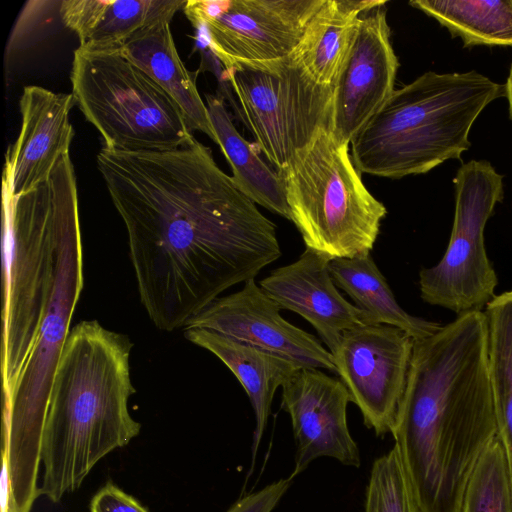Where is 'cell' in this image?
Returning <instances> with one entry per match:
<instances>
[{
    "label": "cell",
    "instance_id": "83f0119b",
    "mask_svg": "<svg viewBox=\"0 0 512 512\" xmlns=\"http://www.w3.org/2000/svg\"><path fill=\"white\" fill-rule=\"evenodd\" d=\"M291 483L290 477L272 482L261 490L242 497L226 512H272Z\"/></svg>",
    "mask_w": 512,
    "mask_h": 512
},
{
    "label": "cell",
    "instance_id": "d4e9b609",
    "mask_svg": "<svg viewBox=\"0 0 512 512\" xmlns=\"http://www.w3.org/2000/svg\"><path fill=\"white\" fill-rule=\"evenodd\" d=\"M184 0H101L95 27L80 46L119 48L136 32L171 22Z\"/></svg>",
    "mask_w": 512,
    "mask_h": 512
},
{
    "label": "cell",
    "instance_id": "9c48e42d",
    "mask_svg": "<svg viewBox=\"0 0 512 512\" xmlns=\"http://www.w3.org/2000/svg\"><path fill=\"white\" fill-rule=\"evenodd\" d=\"M223 77L259 149L277 171L318 131L333 130L335 86L315 83L290 57L239 62Z\"/></svg>",
    "mask_w": 512,
    "mask_h": 512
},
{
    "label": "cell",
    "instance_id": "484cf974",
    "mask_svg": "<svg viewBox=\"0 0 512 512\" xmlns=\"http://www.w3.org/2000/svg\"><path fill=\"white\" fill-rule=\"evenodd\" d=\"M460 512H512V484L496 437L481 454L465 487Z\"/></svg>",
    "mask_w": 512,
    "mask_h": 512
},
{
    "label": "cell",
    "instance_id": "5b68a950",
    "mask_svg": "<svg viewBox=\"0 0 512 512\" xmlns=\"http://www.w3.org/2000/svg\"><path fill=\"white\" fill-rule=\"evenodd\" d=\"M83 289V254L76 175L61 169L57 202V255L53 288L34 346L8 401L2 403V462L9 496L39 495L38 476L49 397Z\"/></svg>",
    "mask_w": 512,
    "mask_h": 512
},
{
    "label": "cell",
    "instance_id": "7a4b0ae2",
    "mask_svg": "<svg viewBox=\"0 0 512 512\" xmlns=\"http://www.w3.org/2000/svg\"><path fill=\"white\" fill-rule=\"evenodd\" d=\"M391 434L419 512H460L468 479L497 437L484 311L414 340Z\"/></svg>",
    "mask_w": 512,
    "mask_h": 512
},
{
    "label": "cell",
    "instance_id": "ac0fdd59",
    "mask_svg": "<svg viewBox=\"0 0 512 512\" xmlns=\"http://www.w3.org/2000/svg\"><path fill=\"white\" fill-rule=\"evenodd\" d=\"M184 337L219 358L247 392L256 420L251 447L254 461L271 413L274 394L302 365L288 357L207 329L185 328Z\"/></svg>",
    "mask_w": 512,
    "mask_h": 512
},
{
    "label": "cell",
    "instance_id": "52a82bcc",
    "mask_svg": "<svg viewBox=\"0 0 512 512\" xmlns=\"http://www.w3.org/2000/svg\"><path fill=\"white\" fill-rule=\"evenodd\" d=\"M348 146L321 129L277 171L306 248L330 260L370 253L387 214L362 182Z\"/></svg>",
    "mask_w": 512,
    "mask_h": 512
},
{
    "label": "cell",
    "instance_id": "8fae6325",
    "mask_svg": "<svg viewBox=\"0 0 512 512\" xmlns=\"http://www.w3.org/2000/svg\"><path fill=\"white\" fill-rule=\"evenodd\" d=\"M325 0H187L183 11L215 58L239 62L287 58Z\"/></svg>",
    "mask_w": 512,
    "mask_h": 512
},
{
    "label": "cell",
    "instance_id": "5bb4252c",
    "mask_svg": "<svg viewBox=\"0 0 512 512\" xmlns=\"http://www.w3.org/2000/svg\"><path fill=\"white\" fill-rule=\"evenodd\" d=\"M279 304L250 279L237 292L218 297L183 327L211 330L288 357L305 367L337 373L332 353L312 334L286 321Z\"/></svg>",
    "mask_w": 512,
    "mask_h": 512
},
{
    "label": "cell",
    "instance_id": "603a6c76",
    "mask_svg": "<svg viewBox=\"0 0 512 512\" xmlns=\"http://www.w3.org/2000/svg\"><path fill=\"white\" fill-rule=\"evenodd\" d=\"M409 4L436 19L464 47L512 46V0H413Z\"/></svg>",
    "mask_w": 512,
    "mask_h": 512
},
{
    "label": "cell",
    "instance_id": "9a60e30c",
    "mask_svg": "<svg viewBox=\"0 0 512 512\" xmlns=\"http://www.w3.org/2000/svg\"><path fill=\"white\" fill-rule=\"evenodd\" d=\"M398 58L386 11L378 7L359 21L335 86L333 133L350 144L393 93Z\"/></svg>",
    "mask_w": 512,
    "mask_h": 512
},
{
    "label": "cell",
    "instance_id": "cb8c5ba5",
    "mask_svg": "<svg viewBox=\"0 0 512 512\" xmlns=\"http://www.w3.org/2000/svg\"><path fill=\"white\" fill-rule=\"evenodd\" d=\"M484 313L497 437L506 454L512 484V289L495 295Z\"/></svg>",
    "mask_w": 512,
    "mask_h": 512
},
{
    "label": "cell",
    "instance_id": "ba28073f",
    "mask_svg": "<svg viewBox=\"0 0 512 512\" xmlns=\"http://www.w3.org/2000/svg\"><path fill=\"white\" fill-rule=\"evenodd\" d=\"M70 78L75 103L107 149L163 151L193 137L178 104L120 48L79 46Z\"/></svg>",
    "mask_w": 512,
    "mask_h": 512
},
{
    "label": "cell",
    "instance_id": "7c38bea8",
    "mask_svg": "<svg viewBox=\"0 0 512 512\" xmlns=\"http://www.w3.org/2000/svg\"><path fill=\"white\" fill-rule=\"evenodd\" d=\"M414 339L386 324L360 325L342 334L333 355L337 374L377 436L391 433L405 392Z\"/></svg>",
    "mask_w": 512,
    "mask_h": 512
},
{
    "label": "cell",
    "instance_id": "f546056e",
    "mask_svg": "<svg viewBox=\"0 0 512 512\" xmlns=\"http://www.w3.org/2000/svg\"><path fill=\"white\" fill-rule=\"evenodd\" d=\"M505 85V97L508 100L509 117L512 121V64L509 70V75Z\"/></svg>",
    "mask_w": 512,
    "mask_h": 512
},
{
    "label": "cell",
    "instance_id": "4fadbf2b",
    "mask_svg": "<svg viewBox=\"0 0 512 512\" xmlns=\"http://www.w3.org/2000/svg\"><path fill=\"white\" fill-rule=\"evenodd\" d=\"M349 402L351 396L344 383L318 368L302 366L283 384L281 408L290 416L296 443L290 478L322 456L360 466L358 446L347 423Z\"/></svg>",
    "mask_w": 512,
    "mask_h": 512
},
{
    "label": "cell",
    "instance_id": "7402d4cb",
    "mask_svg": "<svg viewBox=\"0 0 512 512\" xmlns=\"http://www.w3.org/2000/svg\"><path fill=\"white\" fill-rule=\"evenodd\" d=\"M209 117L217 143L232 169L237 187L258 204L291 221L285 186L278 172L273 171L253 146L235 128L223 99L206 95Z\"/></svg>",
    "mask_w": 512,
    "mask_h": 512
},
{
    "label": "cell",
    "instance_id": "4316f807",
    "mask_svg": "<svg viewBox=\"0 0 512 512\" xmlns=\"http://www.w3.org/2000/svg\"><path fill=\"white\" fill-rule=\"evenodd\" d=\"M364 512H419L395 445L372 464Z\"/></svg>",
    "mask_w": 512,
    "mask_h": 512
},
{
    "label": "cell",
    "instance_id": "44dd1931",
    "mask_svg": "<svg viewBox=\"0 0 512 512\" xmlns=\"http://www.w3.org/2000/svg\"><path fill=\"white\" fill-rule=\"evenodd\" d=\"M329 269L335 285L368 314L371 324L397 327L414 340L431 336L442 327L437 322L410 315L397 303L370 253L332 259Z\"/></svg>",
    "mask_w": 512,
    "mask_h": 512
},
{
    "label": "cell",
    "instance_id": "2e32d148",
    "mask_svg": "<svg viewBox=\"0 0 512 512\" xmlns=\"http://www.w3.org/2000/svg\"><path fill=\"white\" fill-rule=\"evenodd\" d=\"M74 104L72 93L24 87L19 101L21 129L6 152L3 171V188L11 197L40 186L69 154L74 136L69 113Z\"/></svg>",
    "mask_w": 512,
    "mask_h": 512
},
{
    "label": "cell",
    "instance_id": "d6986e66",
    "mask_svg": "<svg viewBox=\"0 0 512 512\" xmlns=\"http://www.w3.org/2000/svg\"><path fill=\"white\" fill-rule=\"evenodd\" d=\"M385 3L381 0H325L309 21L290 59L315 83L336 86L360 15Z\"/></svg>",
    "mask_w": 512,
    "mask_h": 512
},
{
    "label": "cell",
    "instance_id": "277c9868",
    "mask_svg": "<svg viewBox=\"0 0 512 512\" xmlns=\"http://www.w3.org/2000/svg\"><path fill=\"white\" fill-rule=\"evenodd\" d=\"M505 96V85L476 72L428 71L395 89L351 141L360 173L400 179L461 160L481 112Z\"/></svg>",
    "mask_w": 512,
    "mask_h": 512
},
{
    "label": "cell",
    "instance_id": "6da1fadb",
    "mask_svg": "<svg viewBox=\"0 0 512 512\" xmlns=\"http://www.w3.org/2000/svg\"><path fill=\"white\" fill-rule=\"evenodd\" d=\"M97 166L123 220L140 301L172 332L281 256L276 225L194 136L163 151L103 147Z\"/></svg>",
    "mask_w": 512,
    "mask_h": 512
},
{
    "label": "cell",
    "instance_id": "8992f818",
    "mask_svg": "<svg viewBox=\"0 0 512 512\" xmlns=\"http://www.w3.org/2000/svg\"><path fill=\"white\" fill-rule=\"evenodd\" d=\"M59 162L37 188L2 205V402L12 395L50 300L57 255Z\"/></svg>",
    "mask_w": 512,
    "mask_h": 512
},
{
    "label": "cell",
    "instance_id": "3957f363",
    "mask_svg": "<svg viewBox=\"0 0 512 512\" xmlns=\"http://www.w3.org/2000/svg\"><path fill=\"white\" fill-rule=\"evenodd\" d=\"M133 343L125 334L83 320L72 327L52 382L44 427L39 494L58 503L76 491L106 455L141 430L129 398Z\"/></svg>",
    "mask_w": 512,
    "mask_h": 512
},
{
    "label": "cell",
    "instance_id": "e0dca14e",
    "mask_svg": "<svg viewBox=\"0 0 512 512\" xmlns=\"http://www.w3.org/2000/svg\"><path fill=\"white\" fill-rule=\"evenodd\" d=\"M330 261L327 256L306 248L295 262L272 270L260 281V287L281 309L307 320L334 353L345 331L371 323L366 312L348 302L337 290Z\"/></svg>",
    "mask_w": 512,
    "mask_h": 512
},
{
    "label": "cell",
    "instance_id": "30bf717a",
    "mask_svg": "<svg viewBox=\"0 0 512 512\" xmlns=\"http://www.w3.org/2000/svg\"><path fill=\"white\" fill-rule=\"evenodd\" d=\"M455 210L447 249L440 261L419 273L428 304L456 314L481 310L495 297L498 280L484 242L485 226L504 198L503 175L486 160L462 164L453 179Z\"/></svg>",
    "mask_w": 512,
    "mask_h": 512
},
{
    "label": "cell",
    "instance_id": "f1b7e54d",
    "mask_svg": "<svg viewBox=\"0 0 512 512\" xmlns=\"http://www.w3.org/2000/svg\"><path fill=\"white\" fill-rule=\"evenodd\" d=\"M90 512H149L136 498L111 481L100 488L90 501Z\"/></svg>",
    "mask_w": 512,
    "mask_h": 512
},
{
    "label": "cell",
    "instance_id": "ffe728a7",
    "mask_svg": "<svg viewBox=\"0 0 512 512\" xmlns=\"http://www.w3.org/2000/svg\"><path fill=\"white\" fill-rule=\"evenodd\" d=\"M119 48L173 98L191 131H201L217 143L207 105L200 96L195 78L180 59L170 22L136 32Z\"/></svg>",
    "mask_w": 512,
    "mask_h": 512
}]
</instances>
